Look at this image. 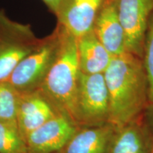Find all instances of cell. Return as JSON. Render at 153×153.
<instances>
[{
    "instance_id": "obj_1",
    "label": "cell",
    "mask_w": 153,
    "mask_h": 153,
    "mask_svg": "<svg viewBox=\"0 0 153 153\" xmlns=\"http://www.w3.org/2000/svg\"><path fill=\"white\" fill-rule=\"evenodd\" d=\"M104 76L109 98L108 123L118 128L140 117L149 104L142 59L128 52L113 56Z\"/></svg>"
},
{
    "instance_id": "obj_2",
    "label": "cell",
    "mask_w": 153,
    "mask_h": 153,
    "mask_svg": "<svg viewBox=\"0 0 153 153\" xmlns=\"http://www.w3.org/2000/svg\"><path fill=\"white\" fill-rule=\"evenodd\" d=\"M57 57L40 89L56 111L77 126L76 104L80 70L77 39L60 25ZM79 128V127H78Z\"/></svg>"
},
{
    "instance_id": "obj_3",
    "label": "cell",
    "mask_w": 153,
    "mask_h": 153,
    "mask_svg": "<svg viewBox=\"0 0 153 153\" xmlns=\"http://www.w3.org/2000/svg\"><path fill=\"white\" fill-rule=\"evenodd\" d=\"M60 44V28L45 38L38 46L18 65L9 82L19 93L39 89L56 58Z\"/></svg>"
},
{
    "instance_id": "obj_4",
    "label": "cell",
    "mask_w": 153,
    "mask_h": 153,
    "mask_svg": "<svg viewBox=\"0 0 153 153\" xmlns=\"http://www.w3.org/2000/svg\"><path fill=\"white\" fill-rule=\"evenodd\" d=\"M41 41L29 25L14 22L0 11V83L9 81L18 65Z\"/></svg>"
},
{
    "instance_id": "obj_5",
    "label": "cell",
    "mask_w": 153,
    "mask_h": 153,
    "mask_svg": "<svg viewBox=\"0 0 153 153\" xmlns=\"http://www.w3.org/2000/svg\"><path fill=\"white\" fill-rule=\"evenodd\" d=\"M109 98L104 74L80 72L76 104L78 127H90L107 123Z\"/></svg>"
},
{
    "instance_id": "obj_6",
    "label": "cell",
    "mask_w": 153,
    "mask_h": 153,
    "mask_svg": "<svg viewBox=\"0 0 153 153\" xmlns=\"http://www.w3.org/2000/svg\"><path fill=\"white\" fill-rule=\"evenodd\" d=\"M127 52L143 60L145 33L153 13V0H116Z\"/></svg>"
},
{
    "instance_id": "obj_7",
    "label": "cell",
    "mask_w": 153,
    "mask_h": 153,
    "mask_svg": "<svg viewBox=\"0 0 153 153\" xmlns=\"http://www.w3.org/2000/svg\"><path fill=\"white\" fill-rule=\"evenodd\" d=\"M79 128L59 114L32 132L26 140L28 153H55L65 148Z\"/></svg>"
},
{
    "instance_id": "obj_8",
    "label": "cell",
    "mask_w": 153,
    "mask_h": 153,
    "mask_svg": "<svg viewBox=\"0 0 153 153\" xmlns=\"http://www.w3.org/2000/svg\"><path fill=\"white\" fill-rule=\"evenodd\" d=\"M59 114L40 89L20 93L16 121L25 142L32 132Z\"/></svg>"
},
{
    "instance_id": "obj_9",
    "label": "cell",
    "mask_w": 153,
    "mask_h": 153,
    "mask_svg": "<svg viewBox=\"0 0 153 153\" xmlns=\"http://www.w3.org/2000/svg\"><path fill=\"white\" fill-rule=\"evenodd\" d=\"M104 0H63L56 14L57 24L79 38L93 30Z\"/></svg>"
},
{
    "instance_id": "obj_10",
    "label": "cell",
    "mask_w": 153,
    "mask_h": 153,
    "mask_svg": "<svg viewBox=\"0 0 153 153\" xmlns=\"http://www.w3.org/2000/svg\"><path fill=\"white\" fill-rule=\"evenodd\" d=\"M93 30L112 57L127 52L125 32L118 16L116 0H104Z\"/></svg>"
},
{
    "instance_id": "obj_11",
    "label": "cell",
    "mask_w": 153,
    "mask_h": 153,
    "mask_svg": "<svg viewBox=\"0 0 153 153\" xmlns=\"http://www.w3.org/2000/svg\"><path fill=\"white\" fill-rule=\"evenodd\" d=\"M116 128L110 123L80 127L62 150V153H108Z\"/></svg>"
},
{
    "instance_id": "obj_12",
    "label": "cell",
    "mask_w": 153,
    "mask_h": 153,
    "mask_svg": "<svg viewBox=\"0 0 153 153\" xmlns=\"http://www.w3.org/2000/svg\"><path fill=\"white\" fill-rule=\"evenodd\" d=\"M153 147L140 118L115 129L108 153H151Z\"/></svg>"
},
{
    "instance_id": "obj_13",
    "label": "cell",
    "mask_w": 153,
    "mask_h": 153,
    "mask_svg": "<svg viewBox=\"0 0 153 153\" xmlns=\"http://www.w3.org/2000/svg\"><path fill=\"white\" fill-rule=\"evenodd\" d=\"M77 39V54L80 72L86 74H104L112 56L94 30Z\"/></svg>"
},
{
    "instance_id": "obj_14",
    "label": "cell",
    "mask_w": 153,
    "mask_h": 153,
    "mask_svg": "<svg viewBox=\"0 0 153 153\" xmlns=\"http://www.w3.org/2000/svg\"><path fill=\"white\" fill-rule=\"evenodd\" d=\"M0 153H28L16 122L0 120Z\"/></svg>"
},
{
    "instance_id": "obj_15",
    "label": "cell",
    "mask_w": 153,
    "mask_h": 153,
    "mask_svg": "<svg viewBox=\"0 0 153 153\" xmlns=\"http://www.w3.org/2000/svg\"><path fill=\"white\" fill-rule=\"evenodd\" d=\"M20 93L9 83H0V120L16 122L17 107Z\"/></svg>"
},
{
    "instance_id": "obj_16",
    "label": "cell",
    "mask_w": 153,
    "mask_h": 153,
    "mask_svg": "<svg viewBox=\"0 0 153 153\" xmlns=\"http://www.w3.org/2000/svg\"><path fill=\"white\" fill-rule=\"evenodd\" d=\"M143 62L148 79L149 103L153 104V13L145 33Z\"/></svg>"
},
{
    "instance_id": "obj_17",
    "label": "cell",
    "mask_w": 153,
    "mask_h": 153,
    "mask_svg": "<svg viewBox=\"0 0 153 153\" xmlns=\"http://www.w3.org/2000/svg\"><path fill=\"white\" fill-rule=\"evenodd\" d=\"M140 118L150 137L153 147V104L149 103Z\"/></svg>"
},
{
    "instance_id": "obj_18",
    "label": "cell",
    "mask_w": 153,
    "mask_h": 153,
    "mask_svg": "<svg viewBox=\"0 0 153 153\" xmlns=\"http://www.w3.org/2000/svg\"><path fill=\"white\" fill-rule=\"evenodd\" d=\"M43 1L47 5L50 10L52 11L53 14L56 15L61 4H62L63 0H43Z\"/></svg>"
},
{
    "instance_id": "obj_19",
    "label": "cell",
    "mask_w": 153,
    "mask_h": 153,
    "mask_svg": "<svg viewBox=\"0 0 153 153\" xmlns=\"http://www.w3.org/2000/svg\"><path fill=\"white\" fill-rule=\"evenodd\" d=\"M55 153H62V150H61V151H60V152H55Z\"/></svg>"
},
{
    "instance_id": "obj_20",
    "label": "cell",
    "mask_w": 153,
    "mask_h": 153,
    "mask_svg": "<svg viewBox=\"0 0 153 153\" xmlns=\"http://www.w3.org/2000/svg\"><path fill=\"white\" fill-rule=\"evenodd\" d=\"M151 153H153V150H152V152H151Z\"/></svg>"
}]
</instances>
